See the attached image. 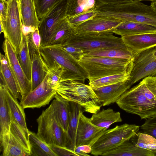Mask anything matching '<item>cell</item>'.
Masks as SVG:
<instances>
[{
  "label": "cell",
  "mask_w": 156,
  "mask_h": 156,
  "mask_svg": "<svg viewBox=\"0 0 156 156\" xmlns=\"http://www.w3.org/2000/svg\"><path fill=\"white\" fill-rule=\"evenodd\" d=\"M95 7L99 16L147 24L156 28V11L150 5L133 0L118 5H104L97 1Z\"/></svg>",
  "instance_id": "obj_1"
},
{
  "label": "cell",
  "mask_w": 156,
  "mask_h": 156,
  "mask_svg": "<svg viewBox=\"0 0 156 156\" xmlns=\"http://www.w3.org/2000/svg\"><path fill=\"white\" fill-rule=\"evenodd\" d=\"M55 89L63 98L81 105L86 112L96 113L102 106L89 85L74 80L61 78Z\"/></svg>",
  "instance_id": "obj_2"
},
{
  "label": "cell",
  "mask_w": 156,
  "mask_h": 156,
  "mask_svg": "<svg viewBox=\"0 0 156 156\" xmlns=\"http://www.w3.org/2000/svg\"><path fill=\"white\" fill-rule=\"evenodd\" d=\"M40 53L45 65L55 62L64 71L61 78L71 79L84 83L88 79L85 71L78 60L60 45L41 46Z\"/></svg>",
  "instance_id": "obj_3"
},
{
  "label": "cell",
  "mask_w": 156,
  "mask_h": 156,
  "mask_svg": "<svg viewBox=\"0 0 156 156\" xmlns=\"http://www.w3.org/2000/svg\"><path fill=\"white\" fill-rule=\"evenodd\" d=\"M133 60L83 55L78 61L90 80L132 70Z\"/></svg>",
  "instance_id": "obj_4"
},
{
  "label": "cell",
  "mask_w": 156,
  "mask_h": 156,
  "mask_svg": "<svg viewBox=\"0 0 156 156\" xmlns=\"http://www.w3.org/2000/svg\"><path fill=\"white\" fill-rule=\"evenodd\" d=\"M112 30L73 34L62 45L81 48L84 54L90 51L105 48H129L121 37L114 35Z\"/></svg>",
  "instance_id": "obj_5"
},
{
  "label": "cell",
  "mask_w": 156,
  "mask_h": 156,
  "mask_svg": "<svg viewBox=\"0 0 156 156\" xmlns=\"http://www.w3.org/2000/svg\"><path fill=\"white\" fill-rule=\"evenodd\" d=\"M116 103L126 112L146 119L156 114V102L149 99L143 93L139 83L123 93Z\"/></svg>",
  "instance_id": "obj_6"
},
{
  "label": "cell",
  "mask_w": 156,
  "mask_h": 156,
  "mask_svg": "<svg viewBox=\"0 0 156 156\" xmlns=\"http://www.w3.org/2000/svg\"><path fill=\"white\" fill-rule=\"evenodd\" d=\"M140 126L125 123L107 129L91 147L90 154L101 155L136 135Z\"/></svg>",
  "instance_id": "obj_7"
},
{
  "label": "cell",
  "mask_w": 156,
  "mask_h": 156,
  "mask_svg": "<svg viewBox=\"0 0 156 156\" xmlns=\"http://www.w3.org/2000/svg\"><path fill=\"white\" fill-rule=\"evenodd\" d=\"M38 137L48 145L66 147L67 134L57 122L52 106L43 110L37 119Z\"/></svg>",
  "instance_id": "obj_8"
},
{
  "label": "cell",
  "mask_w": 156,
  "mask_h": 156,
  "mask_svg": "<svg viewBox=\"0 0 156 156\" xmlns=\"http://www.w3.org/2000/svg\"><path fill=\"white\" fill-rule=\"evenodd\" d=\"M9 132L0 137L3 156H30L29 136L12 118Z\"/></svg>",
  "instance_id": "obj_9"
},
{
  "label": "cell",
  "mask_w": 156,
  "mask_h": 156,
  "mask_svg": "<svg viewBox=\"0 0 156 156\" xmlns=\"http://www.w3.org/2000/svg\"><path fill=\"white\" fill-rule=\"evenodd\" d=\"M0 22L5 39L9 41L16 51L20 44L23 34L19 0L8 1L6 18Z\"/></svg>",
  "instance_id": "obj_10"
},
{
  "label": "cell",
  "mask_w": 156,
  "mask_h": 156,
  "mask_svg": "<svg viewBox=\"0 0 156 156\" xmlns=\"http://www.w3.org/2000/svg\"><path fill=\"white\" fill-rule=\"evenodd\" d=\"M69 0H61L43 19L40 20L38 29L41 46L48 45L55 31L67 16Z\"/></svg>",
  "instance_id": "obj_11"
},
{
  "label": "cell",
  "mask_w": 156,
  "mask_h": 156,
  "mask_svg": "<svg viewBox=\"0 0 156 156\" xmlns=\"http://www.w3.org/2000/svg\"><path fill=\"white\" fill-rule=\"evenodd\" d=\"M156 75V46L134 56L129 81L132 85L146 77Z\"/></svg>",
  "instance_id": "obj_12"
},
{
  "label": "cell",
  "mask_w": 156,
  "mask_h": 156,
  "mask_svg": "<svg viewBox=\"0 0 156 156\" xmlns=\"http://www.w3.org/2000/svg\"><path fill=\"white\" fill-rule=\"evenodd\" d=\"M2 49L20 90L21 101L31 91V82L27 77L18 61L16 52L10 42L5 39Z\"/></svg>",
  "instance_id": "obj_13"
},
{
  "label": "cell",
  "mask_w": 156,
  "mask_h": 156,
  "mask_svg": "<svg viewBox=\"0 0 156 156\" xmlns=\"http://www.w3.org/2000/svg\"><path fill=\"white\" fill-rule=\"evenodd\" d=\"M48 76L47 73L42 82L21 101L20 104L24 108L44 106L54 98L57 92L55 88L49 82Z\"/></svg>",
  "instance_id": "obj_14"
},
{
  "label": "cell",
  "mask_w": 156,
  "mask_h": 156,
  "mask_svg": "<svg viewBox=\"0 0 156 156\" xmlns=\"http://www.w3.org/2000/svg\"><path fill=\"white\" fill-rule=\"evenodd\" d=\"M107 129L92 123L90 118L82 114L80 118L76 135V147L87 145L92 147Z\"/></svg>",
  "instance_id": "obj_15"
},
{
  "label": "cell",
  "mask_w": 156,
  "mask_h": 156,
  "mask_svg": "<svg viewBox=\"0 0 156 156\" xmlns=\"http://www.w3.org/2000/svg\"><path fill=\"white\" fill-rule=\"evenodd\" d=\"M122 21L114 17L96 15L73 27L74 34L112 30Z\"/></svg>",
  "instance_id": "obj_16"
},
{
  "label": "cell",
  "mask_w": 156,
  "mask_h": 156,
  "mask_svg": "<svg viewBox=\"0 0 156 156\" xmlns=\"http://www.w3.org/2000/svg\"><path fill=\"white\" fill-rule=\"evenodd\" d=\"M132 85L129 80L93 89L102 106L116 102L119 98Z\"/></svg>",
  "instance_id": "obj_17"
},
{
  "label": "cell",
  "mask_w": 156,
  "mask_h": 156,
  "mask_svg": "<svg viewBox=\"0 0 156 156\" xmlns=\"http://www.w3.org/2000/svg\"><path fill=\"white\" fill-rule=\"evenodd\" d=\"M126 45L130 48L134 55L156 46V31L121 37Z\"/></svg>",
  "instance_id": "obj_18"
},
{
  "label": "cell",
  "mask_w": 156,
  "mask_h": 156,
  "mask_svg": "<svg viewBox=\"0 0 156 156\" xmlns=\"http://www.w3.org/2000/svg\"><path fill=\"white\" fill-rule=\"evenodd\" d=\"M69 118L66 132V147L74 151L76 147V135L79 122L84 109L80 105L70 101H69Z\"/></svg>",
  "instance_id": "obj_19"
},
{
  "label": "cell",
  "mask_w": 156,
  "mask_h": 156,
  "mask_svg": "<svg viewBox=\"0 0 156 156\" xmlns=\"http://www.w3.org/2000/svg\"><path fill=\"white\" fill-rule=\"evenodd\" d=\"M31 60V90L43 81L47 74V69L41 57L40 50L29 45Z\"/></svg>",
  "instance_id": "obj_20"
},
{
  "label": "cell",
  "mask_w": 156,
  "mask_h": 156,
  "mask_svg": "<svg viewBox=\"0 0 156 156\" xmlns=\"http://www.w3.org/2000/svg\"><path fill=\"white\" fill-rule=\"evenodd\" d=\"M0 59V84L6 85L12 95L17 99L19 98L21 94L19 86L5 55L1 53Z\"/></svg>",
  "instance_id": "obj_21"
},
{
  "label": "cell",
  "mask_w": 156,
  "mask_h": 156,
  "mask_svg": "<svg viewBox=\"0 0 156 156\" xmlns=\"http://www.w3.org/2000/svg\"><path fill=\"white\" fill-rule=\"evenodd\" d=\"M23 25L38 28L40 23L36 0H19Z\"/></svg>",
  "instance_id": "obj_22"
},
{
  "label": "cell",
  "mask_w": 156,
  "mask_h": 156,
  "mask_svg": "<svg viewBox=\"0 0 156 156\" xmlns=\"http://www.w3.org/2000/svg\"><path fill=\"white\" fill-rule=\"evenodd\" d=\"M54 98L51 105L55 118L63 131L66 133L69 118V101L57 93Z\"/></svg>",
  "instance_id": "obj_23"
},
{
  "label": "cell",
  "mask_w": 156,
  "mask_h": 156,
  "mask_svg": "<svg viewBox=\"0 0 156 156\" xmlns=\"http://www.w3.org/2000/svg\"><path fill=\"white\" fill-rule=\"evenodd\" d=\"M155 153L126 140L103 155L104 156H155Z\"/></svg>",
  "instance_id": "obj_24"
},
{
  "label": "cell",
  "mask_w": 156,
  "mask_h": 156,
  "mask_svg": "<svg viewBox=\"0 0 156 156\" xmlns=\"http://www.w3.org/2000/svg\"><path fill=\"white\" fill-rule=\"evenodd\" d=\"M5 98L11 114L12 118L29 136V131L26 125L25 115L22 106L18 102L17 99L11 94L6 85H3Z\"/></svg>",
  "instance_id": "obj_25"
},
{
  "label": "cell",
  "mask_w": 156,
  "mask_h": 156,
  "mask_svg": "<svg viewBox=\"0 0 156 156\" xmlns=\"http://www.w3.org/2000/svg\"><path fill=\"white\" fill-rule=\"evenodd\" d=\"M156 31V28L152 26L135 22L122 21L115 28L112 32L121 37L142 34Z\"/></svg>",
  "instance_id": "obj_26"
},
{
  "label": "cell",
  "mask_w": 156,
  "mask_h": 156,
  "mask_svg": "<svg viewBox=\"0 0 156 156\" xmlns=\"http://www.w3.org/2000/svg\"><path fill=\"white\" fill-rule=\"evenodd\" d=\"M90 119L91 122L96 126L107 129L113 123L122 121L120 112L111 108L93 114Z\"/></svg>",
  "instance_id": "obj_27"
},
{
  "label": "cell",
  "mask_w": 156,
  "mask_h": 156,
  "mask_svg": "<svg viewBox=\"0 0 156 156\" xmlns=\"http://www.w3.org/2000/svg\"><path fill=\"white\" fill-rule=\"evenodd\" d=\"M18 61L27 79L31 82V60L27 35L23 32L20 44L16 51Z\"/></svg>",
  "instance_id": "obj_28"
},
{
  "label": "cell",
  "mask_w": 156,
  "mask_h": 156,
  "mask_svg": "<svg viewBox=\"0 0 156 156\" xmlns=\"http://www.w3.org/2000/svg\"><path fill=\"white\" fill-rule=\"evenodd\" d=\"M12 121L3 85L0 84V137L8 133Z\"/></svg>",
  "instance_id": "obj_29"
},
{
  "label": "cell",
  "mask_w": 156,
  "mask_h": 156,
  "mask_svg": "<svg viewBox=\"0 0 156 156\" xmlns=\"http://www.w3.org/2000/svg\"><path fill=\"white\" fill-rule=\"evenodd\" d=\"M84 55L128 59H132L134 58L133 53L129 48H105L90 51L85 53Z\"/></svg>",
  "instance_id": "obj_30"
},
{
  "label": "cell",
  "mask_w": 156,
  "mask_h": 156,
  "mask_svg": "<svg viewBox=\"0 0 156 156\" xmlns=\"http://www.w3.org/2000/svg\"><path fill=\"white\" fill-rule=\"evenodd\" d=\"M30 156H57L50 146L42 140L37 134L29 131Z\"/></svg>",
  "instance_id": "obj_31"
},
{
  "label": "cell",
  "mask_w": 156,
  "mask_h": 156,
  "mask_svg": "<svg viewBox=\"0 0 156 156\" xmlns=\"http://www.w3.org/2000/svg\"><path fill=\"white\" fill-rule=\"evenodd\" d=\"M68 18L67 16L62 22L48 45H62L74 34V28L70 23Z\"/></svg>",
  "instance_id": "obj_32"
},
{
  "label": "cell",
  "mask_w": 156,
  "mask_h": 156,
  "mask_svg": "<svg viewBox=\"0 0 156 156\" xmlns=\"http://www.w3.org/2000/svg\"><path fill=\"white\" fill-rule=\"evenodd\" d=\"M131 71L90 80L89 84L93 88H97L127 80H129Z\"/></svg>",
  "instance_id": "obj_33"
},
{
  "label": "cell",
  "mask_w": 156,
  "mask_h": 156,
  "mask_svg": "<svg viewBox=\"0 0 156 156\" xmlns=\"http://www.w3.org/2000/svg\"><path fill=\"white\" fill-rule=\"evenodd\" d=\"M95 0H69L66 15L73 16L95 7Z\"/></svg>",
  "instance_id": "obj_34"
},
{
  "label": "cell",
  "mask_w": 156,
  "mask_h": 156,
  "mask_svg": "<svg viewBox=\"0 0 156 156\" xmlns=\"http://www.w3.org/2000/svg\"><path fill=\"white\" fill-rule=\"evenodd\" d=\"M136 135L137 139L136 146L156 154V138L143 133H138Z\"/></svg>",
  "instance_id": "obj_35"
},
{
  "label": "cell",
  "mask_w": 156,
  "mask_h": 156,
  "mask_svg": "<svg viewBox=\"0 0 156 156\" xmlns=\"http://www.w3.org/2000/svg\"><path fill=\"white\" fill-rule=\"evenodd\" d=\"M61 0H36L37 12L40 20L43 19Z\"/></svg>",
  "instance_id": "obj_36"
},
{
  "label": "cell",
  "mask_w": 156,
  "mask_h": 156,
  "mask_svg": "<svg viewBox=\"0 0 156 156\" xmlns=\"http://www.w3.org/2000/svg\"><path fill=\"white\" fill-rule=\"evenodd\" d=\"M95 7L93 8L75 16L69 17V20L73 27L92 18L97 15Z\"/></svg>",
  "instance_id": "obj_37"
},
{
  "label": "cell",
  "mask_w": 156,
  "mask_h": 156,
  "mask_svg": "<svg viewBox=\"0 0 156 156\" xmlns=\"http://www.w3.org/2000/svg\"><path fill=\"white\" fill-rule=\"evenodd\" d=\"M140 128L143 133L156 138V114L146 119L144 123L140 126Z\"/></svg>",
  "instance_id": "obj_38"
},
{
  "label": "cell",
  "mask_w": 156,
  "mask_h": 156,
  "mask_svg": "<svg viewBox=\"0 0 156 156\" xmlns=\"http://www.w3.org/2000/svg\"><path fill=\"white\" fill-rule=\"evenodd\" d=\"M28 44L36 49L39 50L41 47V38L38 28L27 35Z\"/></svg>",
  "instance_id": "obj_39"
},
{
  "label": "cell",
  "mask_w": 156,
  "mask_h": 156,
  "mask_svg": "<svg viewBox=\"0 0 156 156\" xmlns=\"http://www.w3.org/2000/svg\"><path fill=\"white\" fill-rule=\"evenodd\" d=\"M49 146L53 151L56 154L57 156H78L74 151L66 147L56 145H52Z\"/></svg>",
  "instance_id": "obj_40"
},
{
  "label": "cell",
  "mask_w": 156,
  "mask_h": 156,
  "mask_svg": "<svg viewBox=\"0 0 156 156\" xmlns=\"http://www.w3.org/2000/svg\"><path fill=\"white\" fill-rule=\"evenodd\" d=\"M60 46L77 60L84 55V53L83 50L78 47L71 46Z\"/></svg>",
  "instance_id": "obj_41"
},
{
  "label": "cell",
  "mask_w": 156,
  "mask_h": 156,
  "mask_svg": "<svg viewBox=\"0 0 156 156\" xmlns=\"http://www.w3.org/2000/svg\"><path fill=\"white\" fill-rule=\"evenodd\" d=\"M146 85L156 98V75L143 79Z\"/></svg>",
  "instance_id": "obj_42"
},
{
  "label": "cell",
  "mask_w": 156,
  "mask_h": 156,
  "mask_svg": "<svg viewBox=\"0 0 156 156\" xmlns=\"http://www.w3.org/2000/svg\"><path fill=\"white\" fill-rule=\"evenodd\" d=\"M8 1L6 0H0V20H5L7 13Z\"/></svg>",
  "instance_id": "obj_43"
},
{
  "label": "cell",
  "mask_w": 156,
  "mask_h": 156,
  "mask_svg": "<svg viewBox=\"0 0 156 156\" xmlns=\"http://www.w3.org/2000/svg\"><path fill=\"white\" fill-rule=\"evenodd\" d=\"M104 5H118L126 3L134 0H95Z\"/></svg>",
  "instance_id": "obj_44"
},
{
  "label": "cell",
  "mask_w": 156,
  "mask_h": 156,
  "mask_svg": "<svg viewBox=\"0 0 156 156\" xmlns=\"http://www.w3.org/2000/svg\"><path fill=\"white\" fill-rule=\"evenodd\" d=\"M76 147L80 151L87 154L90 153L92 151L91 147L88 145H82Z\"/></svg>",
  "instance_id": "obj_45"
},
{
  "label": "cell",
  "mask_w": 156,
  "mask_h": 156,
  "mask_svg": "<svg viewBox=\"0 0 156 156\" xmlns=\"http://www.w3.org/2000/svg\"><path fill=\"white\" fill-rule=\"evenodd\" d=\"M74 152L78 155V156H90V155L88 154L85 153L83 152L80 151L76 147L74 150Z\"/></svg>",
  "instance_id": "obj_46"
},
{
  "label": "cell",
  "mask_w": 156,
  "mask_h": 156,
  "mask_svg": "<svg viewBox=\"0 0 156 156\" xmlns=\"http://www.w3.org/2000/svg\"><path fill=\"white\" fill-rule=\"evenodd\" d=\"M150 5L156 11V2H151Z\"/></svg>",
  "instance_id": "obj_47"
},
{
  "label": "cell",
  "mask_w": 156,
  "mask_h": 156,
  "mask_svg": "<svg viewBox=\"0 0 156 156\" xmlns=\"http://www.w3.org/2000/svg\"><path fill=\"white\" fill-rule=\"evenodd\" d=\"M136 1H151V2H156V0H134Z\"/></svg>",
  "instance_id": "obj_48"
}]
</instances>
